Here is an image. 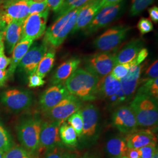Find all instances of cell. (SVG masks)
I'll list each match as a JSON object with an SVG mask.
<instances>
[{"instance_id": "obj_28", "label": "cell", "mask_w": 158, "mask_h": 158, "mask_svg": "<svg viewBox=\"0 0 158 158\" xmlns=\"http://www.w3.org/2000/svg\"><path fill=\"white\" fill-rule=\"evenodd\" d=\"M136 93L145 94L158 99V78L143 79L142 85L138 89Z\"/></svg>"}, {"instance_id": "obj_46", "label": "cell", "mask_w": 158, "mask_h": 158, "mask_svg": "<svg viewBox=\"0 0 158 158\" xmlns=\"http://www.w3.org/2000/svg\"><path fill=\"white\" fill-rule=\"evenodd\" d=\"M8 78V70L0 69V87L4 86Z\"/></svg>"}, {"instance_id": "obj_53", "label": "cell", "mask_w": 158, "mask_h": 158, "mask_svg": "<svg viewBox=\"0 0 158 158\" xmlns=\"http://www.w3.org/2000/svg\"><path fill=\"white\" fill-rule=\"evenodd\" d=\"M126 158V157H125V156H123V158Z\"/></svg>"}, {"instance_id": "obj_38", "label": "cell", "mask_w": 158, "mask_h": 158, "mask_svg": "<svg viewBox=\"0 0 158 158\" xmlns=\"http://www.w3.org/2000/svg\"><path fill=\"white\" fill-rule=\"evenodd\" d=\"M138 151L140 158H152L158 150L156 145H149L138 149Z\"/></svg>"}, {"instance_id": "obj_52", "label": "cell", "mask_w": 158, "mask_h": 158, "mask_svg": "<svg viewBox=\"0 0 158 158\" xmlns=\"http://www.w3.org/2000/svg\"><path fill=\"white\" fill-rule=\"evenodd\" d=\"M4 156V153L0 151V158H3Z\"/></svg>"}, {"instance_id": "obj_40", "label": "cell", "mask_w": 158, "mask_h": 158, "mask_svg": "<svg viewBox=\"0 0 158 158\" xmlns=\"http://www.w3.org/2000/svg\"><path fill=\"white\" fill-rule=\"evenodd\" d=\"M158 77V61L155 60L147 69L144 79H156Z\"/></svg>"}, {"instance_id": "obj_36", "label": "cell", "mask_w": 158, "mask_h": 158, "mask_svg": "<svg viewBox=\"0 0 158 158\" xmlns=\"http://www.w3.org/2000/svg\"><path fill=\"white\" fill-rule=\"evenodd\" d=\"M137 27L141 35L151 32L153 29L152 21L150 19L145 18H142L139 21L137 25Z\"/></svg>"}, {"instance_id": "obj_47", "label": "cell", "mask_w": 158, "mask_h": 158, "mask_svg": "<svg viewBox=\"0 0 158 158\" xmlns=\"http://www.w3.org/2000/svg\"><path fill=\"white\" fill-rule=\"evenodd\" d=\"M121 1L123 0H101V7L102 8L104 6L117 4Z\"/></svg>"}, {"instance_id": "obj_7", "label": "cell", "mask_w": 158, "mask_h": 158, "mask_svg": "<svg viewBox=\"0 0 158 158\" xmlns=\"http://www.w3.org/2000/svg\"><path fill=\"white\" fill-rule=\"evenodd\" d=\"M0 102L14 112H21L31 107L33 94L30 91L20 88H10L0 94Z\"/></svg>"}, {"instance_id": "obj_15", "label": "cell", "mask_w": 158, "mask_h": 158, "mask_svg": "<svg viewBox=\"0 0 158 158\" xmlns=\"http://www.w3.org/2000/svg\"><path fill=\"white\" fill-rule=\"evenodd\" d=\"M47 51L48 45L44 42L41 44L31 46L18 66L19 70L29 76L36 73L40 61Z\"/></svg>"}, {"instance_id": "obj_37", "label": "cell", "mask_w": 158, "mask_h": 158, "mask_svg": "<svg viewBox=\"0 0 158 158\" xmlns=\"http://www.w3.org/2000/svg\"><path fill=\"white\" fill-rule=\"evenodd\" d=\"M48 6L46 4V2H33L31 1L30 2L29 8V14H38L42 12L45 11L48 9Z\"/></svg>"}, {"instance_id": "obj_27", "label": "cell", "mask_w": 158, "mask_h": 158, "mask_svg": "<svg viewBox=\"0 0 158 158\" xmlns=\"http://www.w3.org/2000/svg\"><path fill=\"white\" fill-rule=\"evenodd\" d=\"M55 56L56 53L55 50L50 49L49 51H47L40 61L36 70V73L44 79L53 67Z\"/></svg>"}, {"instance_id": "obj_1", "label": "cell", "mask_w": 158, "mask_h": 158, "mask_svg": "<svg viewBox=\"0 0 158 158\" xmlns=\"http://www.w3.org/2000/svg\"><path fill=\"white\" fill-rule=\"evenodd\" d=\"M100 78L88 70L77 69L64 83L69 93L81 101H94Z\"/></svg>"}, {"instance_id": "obj_2", "label": "cell", "mask_w": 158, "mask_h": 158, "mask_svg": "<svg viewBox=\"0 0 158 158\" xmlns=\"http://www.w3.org/2000/svg\"><path fill=\"white\" fill-rule=\"evenodd\" d=\"M130 107L135 115L138 127L149 130L157 128L158 99L145 94L136 93Z\"/></svg>"}, {"instance_id": "obj_31", "label": "cell", "mask_w": 158, "mask_h": 158, "mask_svg": "<svg viewBox=\"0 0 158 158\" xmlns=\"http://www.w3.org/2000/svg\"><path fill=\"white\" fill-rule=\"evenodd\" d=\"M3 158H35L34 155L19 145H13L4 153Z\"/></svg>"}, {"instance_id": "obj_44", "label": "cell", "mask_w": 158, "mask_h": 158, "mask_svg": "<svg viewBox=\"0 0 158 158\" xmlns=\"http://www.w3.org/2000/svg\"><path fill=\"white\" fill-rule=\"evenodd\" d=\"M149 15L151 21L152 20L154 23L158 22V8L156 6H153L148 10Z\"/></svg>"}, {"instance_id": "obj_25", "label": "cell", "mask_w": 158, "mask_h": 158, "mask_svg": "<svg viewBox=\"0 0 158 158\" xmlns=\"http://www.w3.org/2000/svg\"><path fill=\"white\" fill-rule=\"evenodd\" d=\"M128 149L124 137L115 136L110 138L106 145V151L110 158H122Z\"/></svg>"}, {"instance_id": "obj_18", "label": "cell", "mask_w": 158, "mask_h": 158, "mask_svg": "<svg viewBox=\"0 0 158 158\" xmlns=\"http://www.w3.org/2000/svg\"><path fill=\"white\" fill-rule=\"evenodd\" d=\"M125 138L128 148L138 149L149 145H156L157 138L149 129L136 130Z\"/></svg>"}, {"instance_id": "obj_19", "label": "cell", "mask_w": 158, "mask_h": 158, "mask_svg": "<svg viewBox=\"0 0 158 158\" xmlns=\"http://www.w3.org/2000/svg\"><path fill=\"white\" fill-rule=\"evenodd\" d=\"M101 9V0H92L81 7L71 33L74 34L81 29H84Z\"/></svg>"}, {"instance_id": "obj_3", "label": "cell", "mask_w": 158, "mask_h": 158, "mask_svg": "<svg viewBox=\"0 0 158 158\" xmlns=\"http://www.w3.org/2000/svg\"><path fill=\"white\" fill-rule=\"evenodd\" d=\"M80 9L74 10L56 18L55 22L46 31L44 42L54 48L61 45L74 28Z\"/></svg>"}, {"instance_id": "obj_14", "label": "cell", "mask_w": 158, "mask_h": 158, "mask_svg": "<svg viewBox=\"0 0 158 158\" xmlns=\"http://www.w3.org/2000/svg\"><path fill=\"white\" fill-rule=\"evenodd\" d=\"M112 124L123 134L128 135L138 128L135 115L130 106H122L112 115Z\"/></svg>"}, {"instance_id": "obj_34", "label": "cell", "mask_w": 158, "mask_h": 158, "mask_svg": "<svg viewBox=\"0 0 158 158\" xmlns=\"http://www.w3.org/2000/svg\"><path fill=\"white\" fill-rule=\"evenodd\" d=\"M61 146L55 147L46 151L43 158H70L71 154Z\"/></svg>"}, {"instance_id": "obj_20", "label": "cell", "mask_w": 158, "mask_h": 158, "mask_svg": "<svg viewBox=\"0 0 158 158\" xmlns=\"http://www.w3.org/2000/svg\"><path fill=\"white\" fill-rule=\"evenodd\" d=\"M23 21L14 20L6 27L4 32V42L8 55L12 54L14 48L21 40Z\"/></svg>"}, {"instance_id": "obj_4", "label": "cell", "mask_w": 158, "mask_h": 158, "mask_svg": "<svg viewBox=\"0 0 158 158\" xmlns=\"http://www.w3.org/2000/svg\"><path fill=\"white\" fill-rule=\"evenodd\" d=\"M42 119L38 115L23 118L17 126V136L22 147L31 154L38 153Z\"/></svg>"}, {"instance_id": "obj_8", "label": "cell", "mask_w": 158, "mask_h": 158, "mask_svg": "<svg viewBox=\"0 0 158 158\" xmlns=\"http://www.w3.org/2000/svg\"><path fill=\"white\" fill-rule=\"evenodd\" d=\"M131 29V27L124 25L108 29L94 40V46L102 52L115 51L125 40Z\"/></svg>"}, {"instance_id": "obj_51", "label": "cell", "mask_w": 158, "mask_h": 158, "mask_svg": "<svg viewBox=\"0 0 158 158\" xmlns=\"http://www.w3.org/2000/svg\"><path fill=\"white\" fill-rule=\"evenodd\" d=\"M152 158H158V151L155 152V153L154 154V155L153 156Z\"/></svg>"}, {"instance_id": "obj_6", "label": "cell", "mask_w": 158, "mask_h": 158, "mask_svg": "<svg viewBox=\"0 0 158 158\" xmlns=\"http://www.w3.org/2000/svg\"><path fill=\"white\" fill-rule=\"evenodd\" d=\"M31 0H11L0 5V32L14 20L24 21L28 17Z\"/></svg>"}, {"instance_id": "obj_41", "label": "cell", "mask_w": 158, "mask_h": 158, "mask_svg": "<svg viewBox=\"0 0 158 158\" xmlns=\"http://www.w3.org/2000/svg\"><path fill=\"white\" fill-rule=\"evenodd\" d=\"M148 56V51L147 48H143L141 51L139 52L137 56H136L134 60L131 61L130 63L132 67L140 65L143 62Z\"/></svg>"}, {"instance_id": "obj_26", "label": "cell", "mask_w": 158, "mask_h": 158, "mask_svg": "<svg viewBox=\"0 0 158 158\" xmlns=\"http://www.w3.org/2000/svg\"><path fill=\"white\" fill-rule=\"evenodd\" d=\"M59 136L63 144L68 147H75L77 145V135L73 128L64 121L59 128Z\"/></svg>"}, {"instance_id": "obj_13", "label": "cell", "mask_w": 158, "mask_h": 158, "mask_svg": "<svg viewBox=\"0 0 158 158\" xmlns=\"http://www.w3.org/2000/svg\"><path fill=\"white\" fill-rule=\"evenodd\" d=\"M81 106V100L70 94L44 114L49 121H65L71 115L79 111Z\"/></svg>"}, {"instance_id": "obj_5", "label": "cell", "mask_w": 158, "mask_h": 158, "mask_svg": "<svg viewBox=\"0 0 158 158\" xmlns=\"http://www.w3.org/2000/svg\"><path fill=\"white\" fill-rule=\"evenodd\" d=\"M83 118V130L79 141L85 144L96 141L100 136V113L98 108L87 104L80 109Z\"/></svg>"}, {"instance_id": "obj_10", "label": "cell", "mask_w": 158, "mask_h": 158, "mask_svg": "<svg viewBox=\"0 0 158 158\" xmlns=\"http://www.w3.org/2000/svg\"><path fill=\"white\" fill-rule=\"evenodd\" d=\"M63 122L49 120L42 121L38 153L44 154L55 147L63 145L59 131L60 126Z\"/></svg>"}, {"instance_id": "obj_23", "label": "cell", "mask_w": 158, "mask_h": 158, "mask_svg": "<svg viewBox=\"0 0 158 158\" xmlns=\"http://www.w3.org/2000/svg\"><path fill=\"white\" fill-rule=\"evenodd\" d=\"M143 41L140 39L130 41L117 54H115L116 65L131 62L134 60L139 52L143 48Z\"/></svg>"}, {"instance_id": "obj_50", "label": "cell", "mask_w": 158, "mask_h": 158, "mask_svg": "<svg viewBox=\"0 0 158 158\" xmlns=\"http://www.w3.org/2000/svg\"><path fill=\"white\" fill-rule=\"evenodd\" d=\"M11 1V0H0V5H1L2 4H4L8 1Z\"/></svg>"}, {"instance_id": "obj_39", "label": "cell", "mask_w": 158, "mask_h": 158, "mask_svg": "<svg viewBox=\"0 0 158 158\" xmlns=\"http://www.w3.org/2000/svg\"><path fill=\"white\" fill-rule=\"evenodd\" d=\"M28 80V87L30 88H36L38 87H41L43 86L45 83V81L44 79L42 78L36 73L29 75Z\"/></svg>"}, {"instance_id": "obj_24", "label": "cell", "mask_w": 158, "mask_h": 158, "mask_svg": "<svg viewBox=\"0 0 158 158\" xmlns=\"http://www.w3.org/2000/svg\"><path fill=\"white\" fill-rule=\"evenodd\" d=\"M34 41L32 40H22L18 43L12 53L10 68L7 70L9 77L12 76L16 71L19 63L32 45Z\"/></svg>"}, {"instance_id": "obj_49", "label": "cell", "mask_w": 158, "mask_h": 158, "mask_svg": "<svg viewBox=\"0 0 158 158\" xmlns=\"http://www.w3.org/2000/svg\"><path fill=\"white\" fill-rule=\"evenodd\" d=\"M4 45V33L0 32V48L2 46Z\"/></svg>"}, {"instance_id": "obj_11", "label": "cell", "mask_w": 158, "mask_h": 158, "mask_svg": "<svg viewBox=\"0 0 158 158\" xmlns=\"http://www.w3.org/2000/svg\"><path fill=\"white\" fill-rule=\"evenodd\" d=\"M124 8L123 1L102 8L91 23L84 29L85 34H93L115 21L121 14Z\"/></svg>"}, {"instance_id": "obj_48", "label": "cell", "mask_w": 158, "mask_h": 158, "mask_svg": "<svg viewBox=\"0 0 158 158\" xmlns=\"http://www.w3.org/2000/svg\"><path fill=\"white\" fill-rule=\"evenodd\" d=\"M70 158H96L95 156L90 155L89 154H85L82 156H76V155H71Z\"/></svg>"}, {"instance_id": "obj_17", "label": "cell", "mask_w": 158, "mask_h": 158, "mask_svg": "<svg viewBox=\"0 0 158 158\" xmlns=\"http://www.w3.org/2000/svg\"><path fill=\"white\" fill-rule=\"evenodd\" d=\"M145 64H140L131 68L127 76L120 80L121 89L127 101L131 100L135 93L141 82V75Z\"/></svg>"}, {"instance_id": "obj_43", "label": "cell", "mask_w": 158, "mask_h": 158, "mask_svg": "<svg viewBox=\"0 0 158 158\" xmlns=\"http://www.w3.org/2000/svg\"><path fill=\"white\" fill-rule=\"evenodd\" d=\"M46 2L49 10L57 13L62 6L63 0H46Z\"/></svg>"}, {"instance_id": "obj_16", "label": "cell", "mask_w": 158, "mask_h": 158, "mask_svg": "<svg viewBox=\"0 0 158 158\" xmlns=\"http://www.w3.org/2000/svg\"><path fill=\"white\" fill-rule=\"evenodd\" d=\"M70 94L64 85H53L44 91L40 97V109L43 113L48 111Z\"/></svg>"}, {"instance_id": "obj_32", "label": "cell", "mask_w": 158, "mask_h": 158, "mask_svg": "<svg viewBox=\"0 0 158 158\" xmlns=\"http://www.w3.org/2000/svg\"><path fill=\"white\" fill-rule=\"evenodd\" d=\"M66 121L73 128L76 133L77 134V138H79L81 135L83 125V118L80 110H79V111L71 115L66 119Z\"/></svg>"}, {"instance_id": "obj_33", "label": "cell", "mask_w": 158, "mask_h": 158, "mask_svg": "<svg viewBox=\"0 0 158 158\" xmlns=\"http://www.w3.org/2000/svg\"><path fill=\"white\" fill-rule=\"evenodd\" d=\"M155 0H132L130 14L132 17L139 15L142 12L151 5Z\"/></svg>"}, {"instance_id": "obj_29", "label": "cell", "mask_w": 158, "mask_h": 158, "mask_svg": "<svg viewBox=\"0 0 158 158\" xmlns=\"http://www.w3.org/2000/svg\"><path fill=\"white\" fill-rule=\"evenodd\" d=\"M92 0H63L62 6L56 14L57 18L64 15L72 10L80 8Z\"/></svg>"}, {"instance_id": "obj_35", "label": "cell", "mask_w": 158, "mask_h": 158, "mask_svg": "<svg viewBox=\"0 0 158 158\" xmlns=\"http://www.w3.org/2000/svg\"><path fill=\"white\" fill-rule=\"evenodd\" d=\"M132 68L130 63L125 64H117L111 72V74L115 79L120 81L125 77L128 73L130 69Z\"/></svg>"}, {"instance_id": "obj_45", "label": "cell", "mask_w": 158, "mask_h": 158, "mask_svg": "<svg viewBox=\"0 0 158 158\" xmlns=\"http://www.w3.org/2000/svg\"><path fill=\"white\" fill-rule=\"evenodd\" d=\"M125 156L127 158H141L138 149L134 148H128Z\"/></svg>"}, {"instance_id": "obj_42", "label": "cell", "mask_w": 158, "mask_h": 158, "mask_svg": "<svg viewBox=\"0 0 158 158\" xmlns=\"http://www.w3.org/2000/svg\"><path fill=\"white\" fill-rule=\"evenodd\" d=\"M4 50L5 47L3 45L0 48V69L1 70H6L11 63V58L6 56Z\"/></svg>"}, {"instance_id": "obj_12", "label": "cell", "mask_w": 158, "mask_h": 158, "mask_svg": "<svg viewBox=\"0 0 158 158\" xmlns=\"http://www.w3.org/2000/svg\"><path fill=\"white\" fill-rule=\"evenodd\" d=\"M116 66L115 54L100 52L89 57L85 62V70L100 79L111 73Z\"/></svg>"}, {"instance_id": "obj_30", "label": "cell", "mask_w": 158, "mask_h": 158, "mask_svg": "<svg viewBox=\"0 0 158 158\" xmlns=\"http://www.w3.org/2000/svg\"><path fill=\"white\" fill-rule=\"evenodd\" d=\"M13 145L11 136L0 121V151L4 153Z\"/></svg>"}, {"instance_id": "obj_22", "label": "cell", "mask_w": 158, "mask_h": 158, "mask_svg": "<svg viewBox=\"0 0 158 158\" xmlns=\"http://www.w3.org/2000/svg\"><path fill=\"white\" fill-rule=\"evenodd\" d=\"M81 60L72 58L62 63L57 68L51 80L53 85H64L66 80L78 69Z\"/></svg>"}, {"instance_id": "obj_9", "label": "cell", "mask_w": 158, "mask_h": 158, "mask_svg": "<svg viewBox=\"0 0 158 158\" xmlns=\"http://www.w3.org/2000/svg\"><path fill=\"white\" fill-rule=\"evenodd\" d=\"M49 11L48 8L42 12L29 15L23 23L21 40L34 41L45 34Z\"/></svg>"}, {"instance_id": "obj_21", "label": "cell", "mask_w": 158, "mask_h": 158, "mask_svg": "<svg viewBox=\"0 0 158 158\" xmlns=\"http://www.w3.org/2000/svg\"><path fill=\"white\" fill-rule=\"evenodd\" d=\"M121 90V82L109 74L100 79L96 90V97L108 100Z\"/></svg>"}]
</instances>
